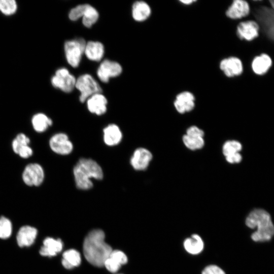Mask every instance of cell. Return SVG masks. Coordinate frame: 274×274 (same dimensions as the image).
I'll use <instances>...</instances> for the list:
<instances>
[{
    "label": "cell",
    "instance_id": "7c38bea8",
    "mask_svg": "<svg viewBox=\"0 0 274 274\" xmlns=\"http://www.w3.org/2000/svg\"><path fill=\"white\" fill-rule=\"evenodd\" d=\"M49 146L55 153L66 155L70 154L73 150V145L67 135L64 133L54 134L49 140Z\"/></svg>",
    "mask_w": 274,
    "mask_h": 274
},
{
    "label": "cell",
    "instance_id": "d590c367",
    "mask_svg": "<svg viewBox=\"0 0 274 274\" xmlns=\"http://www.w3.org/2000/svg\"><path fill=\"white\" fill-rule=\"evenodd\" d=\"M33 154V150L29 145L20 148L17 154L22 158H28Z\"/></svg>",
    "mask_w": 274,
    "mask_h": 274
},
{
    "label": "cell",
    "instance_id": "6da1fadb",
    "mask_svg": "<svg viewBox=\"0 0 274 274\" xmlns=\"http://www.w3.org/2000/svg\"><path fill=\"white\" fill-rule=\"evenodd\" d=\"M105 234L101 229H94L88 233L83 243V253L92 265L101 267L109 257L112 249L105 242Z\"/></svg>",
    "mask_w": 274,
    "mask_h": 274
},
{
    "label": "cell",
    "instance_id": "4316f807",
    "mask_svg": "<svg viewBox=\"0 0 274 274\" xmlns=\"http://www.w3.org/2000/svg\"><path fill=\"white\" fill-rule=\"evenodd\" d=\"M183 142L185 146L191 150L202 148L204 144L203 137L193 136L185 134L183 136Z\"/></svg>",
    "mask_w": 274,
    "mask_h": 274
},
{
    "label": "cell",
    "instance_id": "ffe728a7",
    "mask_svg": "<svg viewBox=\"0 0 274 274\" xmlns=\"http://www.w3.org/2000/svg\"><path fill=\"white\" fill-rule=\"evenodd\" d=\"M43 245L40 250V254L43 256H56L62 249L63 243L60 239L48 237L43 241Z\"/></svg>",
    "mask_w": 274,
    "mask_h": 274
},
{
    "label": "cell",
    "instance_id": "e0dca14e",
    "mask_svg": "<svg viewBox=\"0 0 274 274\" xmlns=\"http://www.w3.org/2000/svg\"><path fill=\"white\" fill-rule=\"evenodd\" d=\"M107 99L104 95L100 93H96L87 99V108L91 113L101 115L107 111Z\"/></svg>",
    "mask_w": 274,
    "mask_h": 274
},
{
    "label": "cell",
    "instance_id": "cb8c5ba5",
    "mask_svg": "<svg viewBox=\"0 0 274 274\" xmlns=\"http://www.w3.org/2000/svg\"><path fill=\"white\" fill-rule=\"evenodd\" d=\"M272 60L267 54H262L255 57L251 64L253 71L257 75L265 74L271 66Z\"/></svg>",
    "mask_w": 274,
    "mask_h": 274
},
{
    "label": "cell",
    "instance_id": "8d00e7d4",
    "mask_svg": "<svg viewBox=\"0 0 274 274\" xmlns=\"http://www.w3.org/2000/svg\"><path fill=\"white\" fill-rule=\"evenodd\" d=\"M226 161L230 163H238L242 160V156L239 153L229 155L225 156Z\"/></svg>",
    "mask_w": 274,
    "mask_h": 274
},
{
    "label": "cell",
    "instance_id": "1f68e13d",
    "mask_svg": "<svg viewBox=\"0 0 274 274\" xmlns=\"http://www.w3.org/2000/svg\"><path fill=\"white\" fill-rule=\"evenodd\" d=\"M109 257L116 261L121 265L126 264L128 260L126 255L122 251L117 250L112 251Z\"/></svg>",
    "mask_w": 274,
    "mask_h": 274
},
{
    "label": "cell",
    "instance_id": "f35d334b",
    "mask_svg": "<svg viewBox=\"0 0 274 274\" xmlns=\"http://www.w3.org/2000/svg\"><path fill=\"white\" fill-rule=\"evenodd\" d=\"M269 2L274 10V0H271L269 1Z\"/></svg>",
    "mask_w": 274,
    "mask_h": 274
},
{
    "label": "cell",
    "instance_id": "4dcf8cb0",
    "mask_svg": "<svg viewBox=\"0 0 274 274\" xmlns=\"http://www.w3.org/2000/svg\"><path fill=\"white\" fill-rule=\"evenodd\" d=\"M17 8V4L14 0H0V11L6 15L14 14Z\"/></svg>",
    "mask_w": 274,
    "mask_h": 274
},
{
    "label": "cell",
    "instance_id": "9c48e42d",
    "mask_svg": "<svg viewBox=\"0 0 274 274\" xmlns=\"http://www.w3.org/2000/svg\"><path fill=\"white\" fill-rule=\"evenodd\" d=\"M51 82L54 87L69 93L75 87L76 79L66 68H60L56 71Z\"/></svg>",
    "mask_w": 274,
    "mask_h": 274
},
{
    "label": "cell",
    "instance_id": "8fae6325",
    "mask_svg": "<svg viewBox=\"0 0 274 274\" xmlns=\"http://www.w3.org/2000/svg\"><path fill=\"white\" fill-rule=\"evenodd\" d=\"M196 97L190 91L183 90L178 93L174 100V106L180 114L192 111L195 107Z\"/></svg>",
    "mask_w": 274,
    "mask_h": 274
},
{
    "label": "cell",
    "instance_id": "2e32d148",
    "mask_svg": "<svg viewBox=\"0 0 274 274\" xmlns=\"http://www.w3.org/2000/svg\"><path fill=\"white\" fill-rule=\"evenodd\" d=\"M152 159V154L148 149L139 148L133 152L130 163L133 169L136 170H145Z\"/></svg>",
    "mask_w": 274,
    "mask_h": 274
},
{
    "label": "cell",
    "instance_id": "8992f818",
    "mask_svg": "<svg viewBox=\"0 0 274 274\" xmlns=\"http://www.w3.org/2000/svg\"><path fill=\"white\" fill-rule=\"evenodd\" d=\"M86 44L85 41L82 38L65 42L64 48L66 59L72 67L79 66L84 53Z\"/></svg>",
    "mask_w": 274,
    "mask_h": 274
},
{
    "label": "cell",
    "instance_id": "ba28073f",
    "mask_svg": "<svg viewBox=\"0 0 274 274\" xmlns=\"http://www.w3.org/2000/svg\"><path fill=\"white\" fill-rule=\"evenodd\" d=\"M45 173L42 166L37 163H31L24 168L22 179L23 182L28 186H39L44 181Z\"/></svg>",
    "mask_w": 274,
    "mask_h": 274
},
{
    "label": "cell",
    "instance_id": "5b68a950",
    "mask_svg": "<svg viewBox=\"0 0 274 274\" xmlns=\"http://www.w3.org/2000/svg\"><path fill=\"white\" fill-rule=\"evenodd\" d=\"M69 18L76 21L82 17L83 25L90 28L98 20L99 15L97 11L88 4L80 5L73 8L70 12Z\"/></svg>",
    "mask_w": 274,
    "mask_h": 274
},
{
    "label": "cell",
    "instance_id": "e575fe53",
    "mask_svg": "<svg viewBox=\"0 0 274 274\" xmlns=\"http://www.w3.org/2000/svg\"><path fill=\"white\" fill-rule=\"evenodd\" d=\"M186 134L190 136L203 138L204 132L202 129L196 126H191L187 129Z\"/></svg>",
    "mask_w": 274,
    "mask_h": 274
},
{
    "label": "cell",
    "instance_id": "ac0fdd59",
    "mask_svg": "<svg viewBox=\"0 0 274 274\" xmlns=\"http://www.w3.org/2000/svg\"><path fill=\"white\" fill-rule=\"evenodd\" d=\"M38 231L33 227L26 225L21 227L17 234L16 239L20 247H29L32 245L37 236Z\"/></svg>",
    "mask_w": 274,
    "mask_h": 274
},
{
    "label": "cell",
    "instance_id": "5bb4252c",
    "mask_svg": "<svg viewBox=\"0 0 274 274\" xmlns=\"http://www.w3.org/2000/svg\"><path fill=\"white\" fill-rule=\"evenodd\" d=\"M259 27L252 20L241 22L236 26V34L241 40L252 41L258 36Z\"/></svg>",
    "mask_w": 274,
    "mask_h": 274
},
{
    "label": "cell",
    "instance_id": "f1b7e54d",
    "mask_svg": "<svg viewBox=\"0 0 274 274\" xmlns=\"http://www.w3.org/2000/svg\"><path fill=\"white\" fill-rule=\"evenodd\" d=\"M12 231V225L11 221L4 216L0 217V238L7 239L9 238Z\"/></svg>",
    "mask_w": 274,
    "mask_h": 274
},
{
    "label": "cell",
    "instance_id": "30bf717a",
    "mask_svg": "<svg viewBox=\"0 0 274 274\" xmlns=\"http://www.w3.org/2000/svg\"><path fill=\"white\" fill-rule=\"evenodd\" d=\"M220 70L227 78H232L240 76L243 72V64L237 57L230 56L220 60Z\"/></svg>",
    "mask_w": 274,
    "mask_h": 274
},
{
    "label": "cell",
    "instance_id": "836d02e7",
    "mask_svg": "<svg viewBox=\"0 0 274 274\" xmlns=\"http://www.w3.org/2000/svg\"><path fill=\"white\" fill-rule=\"evenodd\" d=\"M201 274H226V273L219 266L215 264H211L203 268Z\"/></svg>",
    "mask_w": 274,
    "mask_h": 274
},
{
    "label": "cell",
    "instance_id": "d6986e66",
    "mask_svg": "<svg viewBox=\"0 0 274 274\" xmlns=\"http://www.w3.org/2000/svg\"><path fill=\"white\" fill-rule=\"evenodd\" d=\"M122 133L119 126L111 124L103 129V139L105 143L109 146H114L120 143Z\"/></svg>",
    "mask_w": 274,
    "mask_h": 274
},
{
    "label": "cell",
    "instance_id": "44dd1931",
    "mask_svg": "<svg viewBox=\"0 0 274 274\" xmlns=\"http://www.w3.org/2000/svg\"><path fill=\"white\" fill-rule=\"evenodd\" d=\"M151 13L150 5L144 1H136L132 5V16L136 21L143 22L147 20Z\"/></svg>",
    "mask_w": 274,
    "mask_h": 274
},
{
    "label": "cell",
    "instance_id": "7402d4cb",
    "mask_svg": "<svg viewBox=\"0 0 274 274\" xmlns=\"http://www.w3.org/2000/svg\"><path fill=\"white\" fill-rule=\"evenodd\" d=\"M183 246L187 253L191 255H196L203 251L204 243L199 235L193 234L184 240Z\"/></svg>",
    "mask_w": 274,
    "mask_h": 274
},
{
    "label": "cell",
    "instance_id": "74e56055",
    "mask_svg": "<svg viewBox=\"0 0 274 274\" xmlns=\"http://www.w3.org/2000/svg\"><path fill=\"white\" fill-rule=\"evenodd\" d=\"M181 4L185 6H190L197 2L196 0H180Z\"/></svg>",
    "mask_w": 274,
    "mask_h": 274
},
{
    "label": "cell",
    "instance_id": "7a4b0ae2",
    "mask_svg": "<svg viewBox=\"0 0 274 274\" xmlns=\"http://www.w3.org/2000/svg\"><path fill=\"white\" fill-rule=\"evenodd\" d=\"M73 174L77 188L86 190L92 188L91 179L100 180L103 179L104 173L101 166L90 158H81L74 166Z\"/></svg>",
    "mask_w": 274,
    "mask_h": 274
},
{
    "label": "cell",
    "instance_id": "3957f363",
    "mask_svg": "<svg viewBox=\"0 0 274 274\" xmlns=\"http://www.w3.org/2000/svg\"><path fill=\"white\" fill-rule=\"evenodd\" d=\"M246 225L252 229L256 228L251 235L255 242L270 240L274 235V225L269 214L262 209L252 210L246 219Z\"/></svg>",
    "mask_w": 274,
    "mask_h": 274
},
{
    "label": "cell",
    "instance_id": "9a60e30c",
    "mask_svg": "<svg viewBox=\"0 0 274 274\" xmlns=\"http://www.w3.org/2000/svg\"><path fill=\"white\" fill-rule=\"evenodd\" d=\"M250 13V6L244 0H234L225 12L226 17L231 20H237L246 17Z\"/></svg>",
    "mask_w": 274,
    "mask_h": 274
},
{
    "label": "cell",
    "instance_id": "d6a6232c",
    "mask_svg": "<svg viewBox=\"0 0 274 274\" xmlns=\"http://www.w3.org/2000/svg\"><path fill=\"white\" fill-rule=\"evenodd\" d=\"M104 266L111 272L117 271L121 267V265L116 261L109 257L105 261Z\"/></svg>",
    "mask_w": 274,
    "mask_h": 274
},
{
    "label": "cell",
    "instance_id": "83f0119b",
    "mask_svg": "<svg viewBox=\"0 0 274 274\" xmlns=\"http://www.w3.org/2000/svg\"><path fill=\"white\" fill-rule=\"evenodd\" d=\"M242 149L241 143L236 140H229L226 141L223 145L222 152L225 156L239 153Z\"/></svg>",
    "mask_w": 274,
    "mask_h": 274
},
{
    "label": "cell",
    "instance_id": "4fadbf2b",
    "mask_svg": "<svg viewBox=\"0 0 274 274\" xmlns=\"http://www.w3.org/2000/svg\"><path fill=\"white\" fill-rule=\"evenodd\" d=\"M122 71V68L119 63L106 59L99 66L97 75L101 81L107 83L111 78L119 76Z\"/></svg>",
    "mask_w": 274,
    "mask_h": 274
},
{
    "label": "cell",
    "instance_id": "d4e9b609",
    "mask_svg": "<svg viewBox=\"0 0 274 274\" xmlns=\"http://www.w3.org/2000/svg\"><path fill=\"white\" fill-rule=\"evenodd\" d=\"M62 264L65 268L70 269L78 266L81 263L80 254L75 249L65 251L62 254Z\"/></svg>",
    "mask_w": 274,
    "mask_h": 274
},
{
    "label": "cell",
    "instance_id": "52a82bcc",
    "mask_svg": "<svg viewBox=\"0 0 274 274\" xmlns=\"http://www.w3.org/2000/svg\"><path fill=\"white\" fill-rule=\"evenodd\" d=\"M254 14L263 31L274 41V10L261 7L255 10Z\"/></svg>",
    "mask_w": 274,
    "mask_h": 274
},
{
    "label": "cell",
    "instance_id": "484cf974",
    "mask_svg": "<svg viewBox=\"0 0 274 274\" xmlns=\"http://www.w3.org/2000/svg\"><path fill=\"white\" fill-rule=\"evenodd\" d=\"M31 124L33 129L37 132L45 131L53 124V121L43 113H38L33 116Z\"/></svg>",
    "mask_w": 274,
    "mask_h": 274
},
{
    "label": "cell",
    "instance_id": "f546056e",
    "mask_svg": "<svg viewBox=\"0 0 274 274\" xmlns=\"http://www.w3.org/2000/svg\"><path fill=\"white\" fill-rule=\"evenodd\" d=\"M30 142L29 138L25 134H18L12 143V147L14 152L17 154L18 150L23 147L29 145Z\"/></svg>",
    "mask_w": 274,
    "mask_h": 274
},
{
    "label": "cell",
    "instance_id": "277c9868",
    "mask_svg": "<svg viewBox=\"0 0 274 274\" xmlns=\"http://www.w3.org/2000/svg\"><path fill=\"white\" fill-rule=\"evenodd\" d=\"M75 87L80 92V101L84 102L92 95L101 92L96 81L90 75L84 74L76 80Z\"/></svg>",
    "mask_w": 274,
    "mask_h": 274
},
{
    "label": "cell",
    "instance_id": "603a6c76",
    "mask_svg": "<svg viewBox=\"0 0 274 274\" xmlns=\"http://www.w3.org/2000/svg\"><path fill=\"white\" fill-rule=\"evenodd\" d=\"M84 53L89 60L99 61L104 56V45L99 42L89 41L86 44Z\"/></svg>",
    "mask_w": 274,
    "mask_h": 274
}]
</instances>
